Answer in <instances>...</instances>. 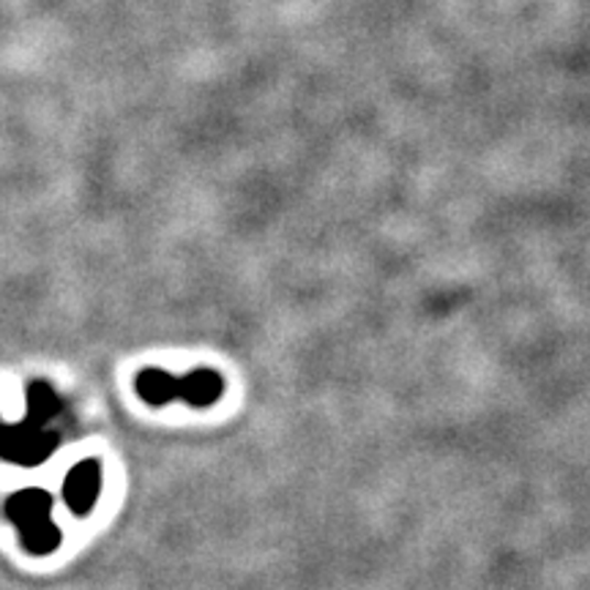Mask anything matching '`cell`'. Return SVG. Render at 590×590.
Returning a JSON list of instances; mask_svg holds the SVG:
<instances>
[{
  "label": "cell",
  "instance_id": "4",
  "mask_svg": "<svg viewBox=\"0 0 590 590\" xmlns=\"http://www.w3.org/2000/svg\"><path fill=\"white\" fill-rule=\"evenodd\" d=\"M225 391V380L214 369H192L186 377H178V399L192 408H211Z\"/></svg>",
  "mask_w": 590,
  "mask_h": 590
},
{
  "label": "cell",
  "instance_id": "6",
  "mask_svg": "<svg viewBox=\"0 0 590 590\" xmlns=\"http://www.w3.org/2000/svg\"><path fill=\"white\" fill-rule=\"evenodd\" d=\"M25 403H28V418L39 421L42 427L44 423L53 421V418L58 416V410H61V403H58V397H55V391L42 380L31 383V386H28Z\"/></svg>",
  "mask_w": 590,
  "mask_h": 590
},
{
  "label": "cell",
  "instance_id": "5",
  "mask_svg": "<svg viewBox=\"0 0 590 590\" xmlns=\"http://www.w3.org/2000/svg\"><path fill=\"white\" fill-rule=\"evenodd\" d=\"M137 394L148 405H168L178 399V377L168 369H142L135 380Z\"/></svg>",
  "mask_w": 590,
  "mask_h": 590
},
{
  "label": "cell",
  "instance_id": "3",
  "mask_svg": "<svg viewBox=\"0 0 590 590\" xmlns=\"http://www.w3.org/2000/svg\"><path fill=\"white\" fill-rule=\"evenodd\" d=\"M101 492V465L96 460H83L66 473L63 479V501H66L68 512L85 517L94 512L96 501Z\"/></svg>",
  "mask_w": 590,
  "mask_h": 590
},
{
  "label": "cell",
  "instance_id": "1",
  "mask_svg": "<svg viewBox=\"0 0 590 590\" xmlns=\"http://www.w3.org/2000/svg\"><path fill=\"white\" fill-rule=\"evenodd\" d=\"M6 517L17 525L22 547L31 555H50L58 549L61 530L53 523V495L44 490H22L6 501Z\"/></svg>",
  "mask_w": 590,
  "mask_h": 590
},
{
  "label": "cell",
  "instance_id": "2",
  "mask_svg": "<svg viewBox=\"0 0 590 590\" xmlns=\"http://www.w3.org/2000/svg\"><path fill=\"white\" fill-rule=\"evenodd\" d=\"M58 446V435L47 432L39 421L25 418L20 423L0 421V457L17 465L33 468L47 460Z\"/></svg>",
  "mask_w": 590,
  "mask_h": 590
}]
</instances>
